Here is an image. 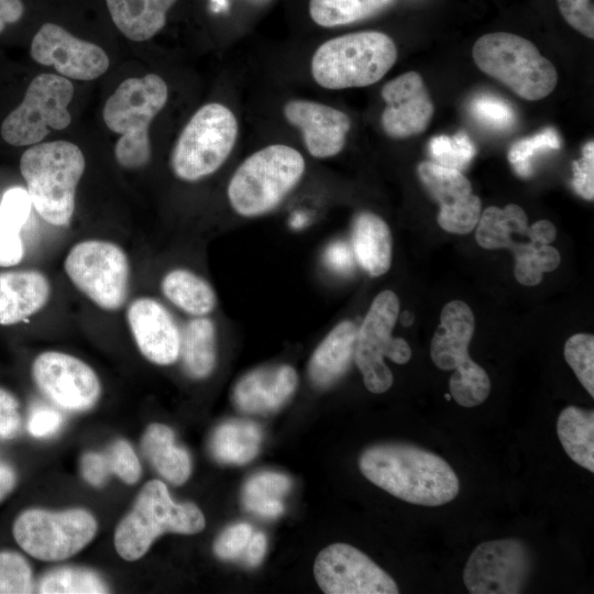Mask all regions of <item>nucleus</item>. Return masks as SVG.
I'll return each mask as SVG.
<instances>
[{
	"mask_svg": "<svg viewBox=\"0 0 594 594\" xmlns=\"http://www.w3.org/2000/svg\"><path fill=\"white\" fill-rule=\"evenodd\" d=\"M43 594H100L108 593L103 580L84 568L63 566L48 571L38 585Z\"/></svg>",
	"mask_w": 594,
	"mask_h": 594,
	"instance_id": "36",
	"label": "nucleus"
},
{
	"mask_svg": "<svg viewBox=\"0 0 594 594\" xmlns=\"http://www.w3.org/2000/svg\"><path fill=\"white\" fill-rule=\"evenodd\" d=\"M252 536V527L240 522L227 528L216 540L213 551L223 560L238 558L246 548Z\"/></svg>",
	"mask_w": 594,
	"mask_h": 594,
	"instance_id": "44",
	"label": "nucleus"
},
{
	"mask_svg": "<svg viewBox=\"0 0 594 594\" xmlns=\"http://www.w3.org/2000/svg\"><path fill=\"white\" fill-rule=\"evenodd\" d=\"M316 581L327 594H397L396 582L359 549L333 543L319 552Z\"/></svg>",
	"mask_w": 594,
	"mask_h": 594,
	"instance_id": "15",
	"label": "nucleus"
},
{
	"mask_svg": "<svg viewBox=\"0 0 594 594\" xmlns=\"http://www.w3.org/2000/svg\"><path fill=\"white\" fill-rule=\"evenodd\" d=\"M446 399H450L451 398V395L450 394H446Z\"/></svg>",
	"mask_w": 594,
	"mask_h": 594,
	"instance_id": "56",
	"label": "nucleus"
},
{
	"mask_svg": "<svg viewBox=\"0 0 594 594\" xmlns=\"http://www.w3.org/2000/svg\"><path fill=\"white\" fill-rule=\"evenodd\" d=\"M306 162L286 144L267 145L248 156L234 170L228 188L232 210L243 218H257L275 210L305 175Z\"/></svg>",
	"mask_w": 594,
	"mask_h": 594,
	"instance_id": "3",
	"label": "nucleus"
},
{
	"mask_svg": "<svg viewBox=\"0 0 594 594\" xmlns=\"http://www.w3.org/2000/svg\"><path fill=\"white\" fill-rule=\"evenodd\" d=\"M20 425L18 400L11 393L0 388V438H14L20 430Z\"/></svg>",
	"mask_w": 594,
	"mask_h": 594,
	"instance_id": "48",
	"label": "nucleus"
},
{
	"mask_svg": "<svg viewBox=\"0 0 594 594\" xmlns=\"http://www.w3.org/2000/svg\"><path fill=\"white\" fill-rule=\"evenodd\" d=\"M535 260L542 273L556 270L561 261L559 251L549 244L537 246Z\"/></svg>",
	"mask_w": 594,
	"mask_h": 594,
	"instance_id": "50",
	"label": "nucleus"
},
{
	"mask_svg": "<svg viewBox=\"0 0 594 594\" xmlns=\"http://www.w3.org/2000/svg\"><path fill=\"white\" fill-rule=\"evenodd\" d=\"M73 285L99 308L120 309L128 297L130 263L118 244L105 240L76 243L64 261Z\"/></svg>",
	"mask_w": 594,
	"mask_h": 594,
	"instance_id": "11",
	"label": "nucleus"
},
{
	"mask_svg": "<svg viewBox=\"0 0 594 594\" xmlns=\"http://www.w3.org/2000/svg\"><path fill=\"white\" fill-rule=\"evenodd\" d=\"M352 249L360 266L372 277L385 274L392 264V234L377 215L363 211L353 220Z\"/></svg>",
	"mask_w": 594,
	"mask_h": 594,
	"instance_id": "25",
	"label": "nucleus"
},
{
	"mask_svg": "<svg viewBox=\"0 0 594 594\" xmlns=\"http://www.w3.org/2000/svg\"><path fill=\"white\" fill-rule=\"evenodd\" d=\"M381 95L386 105L381 121L388 136L405 139L427 129L433 105L417 72H408L389 80Z\"/></svg>",
	"mask_w": 594,
	"mask_h": 594,
	"instance_id": "19",
	"label": "nucleus"
},
{
	"mask_svg": "<svg viewBox=\"0 0 594 594\" xmlns=\"http://www.w3.org/2000/svg\"><path fill=\"white\" fill-rule=\"evenodd\" d=\"M127 322L141 354L157 365L175 363L182 333L170 312L156 299L141 297L127 309Z\"/></svg>",
	"mask_w": 594,
	"mask_h": 594,
	"instance_id": "21",
	"label": "nucleus"
},
{
	"mask_svg": "<svg viewBox=\"0 0 594 594\" xmlns=\"http://www.w3.org/2000/svg\"><path fill=\"white\" fill-rule=\"evenodd\" d=\"M14 484V472L9 466L0 464V502L12 491Z\"/></svg>",
	"mask_w": 594,
	"mask_h": 594,
	"instance_id": "55",
	"label": "nucleus"
},
{
	"mask_svg": "<svg viewBox=\"0 0 594 594\" xmlns=\"http://www.w3.org/2000/svg\"><path fill=\"white\" fill-rule=\"evenodd\" d=\"M561 139L553 128H546L539 133L521 139L513 144L508 152V161L520 177L534 174V160L547 151L558 150Z\"/></svg>",
	"mask_w": 594,
	"mask_h": 594,
	"instance_id": "37",
	"label": "nucleus"
},
{
	"mask_svg": "<svg viewBox=\"0 0 594 594\" xmlns=\"http://www.w3.org/2000/svg\"><path fill=\"white\" fill-rule=\"evenodd\" d=\"M394 0H309V14L322 28L348 25L369 19Z\"/></svg>",
	"mask_w": 594,
	"mask_h": 594,
	"instance_id": "35",
	"label": "nucleus"
},
{
	"mask_svg": "<svg viewBox=\"0 0 594 594\" xmlns=\"http://www.w3.org/2000/svg\"><path fill=\"white\" fill-rule=\"evenodd\" d=\"M557 433L566 454L580 466L594 472V411L565 407L557 421Z\"/></svg>",
	"mask_w": 594,
	"mask_h": 594,
	"instance_id": "31",
	"label": "nucleus"
},
{
	"mask_svg": "<svg viewBox=\"0 0 594 594\" xmlns=\"http://www.w3.org/2000/svg\"><path fill=\"white\" fill-rule=\"evenodd\" d=\"M260 444L261 430L255 424L233 419L215 430L210 450L221 463L244 464L257 454Z\"/></svg>",
	"mask_w": 594,
	"mask_h": 594,
	"instance_id": "32",
	"label": "nucleus"
},
{
	"mask_svg": "<svg viewBox=\"0 0 594 594\" xmlns=\"http://www.w3.org/2000/svg\"><path fill=\"white\" fill-rule=\"evenodd\" d=\"M417 173L422 185L440 205V227L457 234L473 230L481 216L482 204L472 193L469 179L460 170L432 162L420 163Z\"/></svg>",
	"mask_w": 594,
	"mask_h": 594,
	"instance_id": "18",
	"label": "nucleus"
},
{
	"mask_svg": "<svg viewBox=\"0 0 594 594\" xmlns=\"http://www.w3.org/2000/svg\"><path fill=\"white\" fill-rule=\"evenodd\" d=\"M564 359L580 383L594 397V337L576 333L564 345Z\"/></svg>",
	"mask_w": 594,
	"mask_h": 594,
	"instance_id": "39",
	"label": "nucleus"
},
{
	"mask_svg": "<svg viewBox=\"0 0 594 594\" xmlns=\"http://www.w3.org/2000/svg\"><path fill=\"white\" fill-rule=\"evenodd\" d=\"M358 327L351 320L336 324L315 349L308 363V376L318 388L336 384L354 359Z\"/></svg>",
	"mask_w": 594,
	"mask_h": 594,
	"instance_id": "24",
	"label": "nucleus"
},
{
	"mask_svg": "<svg viewBox=\"0 0 594 594\" xmlns=\"http://www.w3.org/2000/svg\"><path fill=\"white\" fill-rule=\"evenodd\" d=\"M298 376L288 364L262 366L244 374L234 385L232 400L249 414H267L280 408L295 393Z\"/></svg>",
	"mask_w": 594,
	"mask_h": 594,
	"instance_id": "22",
	"label": "nucleus"
},
{
	"mask_svg": "<svg viewBox=\"0 0 594 594\" xmlns=\"http://www.w3.org/2000/svg\"><path fill=\"white\" fill-rule=\"evenodd\" d=\"M184 367L193 378L208 377L217 361V331L213 321L195 317L184 328L180 342Z\"/></svg>",
	"mask_w": 594,
	"mask_h": 594,
	"instance_id": "30",
	"label": "nucleus"
},
{
	"mask_svg": "<svg viewBox=\"0 0 594 594\" xmlns=\"http://www.w3.org/2000/svg\"><path fill=\"white\" fill-rule=\"evenodd\" d=\"M330 263L340 271H348L352 264L350 249L344 243H338L330 248Z\"/></svg>",
	"mask_w": 594,
	"mask_h": 594,
	"instance_id": "54",
	"label": "nucleus"
},
{
	"mask_svg": "<svg viewBox=\"0 0 594 594\" xmlns=\"http://www.w3.org/2000/svg\"><path fill=\"white\" fill-rule=\"evenodd\" d=\"M266 550V538L262 532H256L251 536L250 541L246 546V562L250 566L257 565Z\"/></svg>",
	"mask_w": 594,
	"mask_h": 594,
	"instance_id": "53",
	"label": "nucleus"
},
{
	"mask_svg": "<svg viewBox=\"0 0 594 594\" xmlns=\"http://www.w3.org/2000/svg\"><path fill=\"white\" fill-rule=\"evenodd\" d=\"M238 120L224 105L199 108L179 134L170 168L184 182H197L216 173L228 160L238 139Z\"/></svg>",
	"mask_w": 594,
	"mask_h": 594,
	"instance_id": "9",
	"label": "nucleus"
},
{
	"mask_svg": "<svg viewBox=\"0 0 594 594\" xmlns=\"http://www.w3.org/2000/svg\"><path fill=\"white\" fill-rule=\"evenodd\" d=\"M96 531V519L84 509H28L13 525L20 547L43 561H61L76 554L94 539Z\"/></svg>",
	"mask_w": 594,
	"mask_h": 594,
	"instance_id": "13",
	"label": "nucleus"
},
{
	"mask_svg": "<svg viewBox=\"0 0 594 594\" xmlns=\"http://www.w3.org/2000/svg\"><path fill=\"white\" fill-rule=\"evenodd\" d=\"M74 86L65 77L54 74L37 75L30 82L22 102L1 124V136L14 146L40 143L50 129L63 130L70 124L67 106Z\"/></svg>",
	"mask_w": 594,
	"mask_h": 594,
	"instance_id": "12",
	"label": "nucleus"
},
{
	"mask_svg": "<svg viewBox=\"0 0 594 594\" xmlns=\"http://www.w3.org/2000/svg\"><path fill=\"white\" fill-rule=\"evenodd\" d=\"M396 59V45L387 34L362 31L322 43L314 53L310 70L319 86L340 90L377 82Z\"/></svg>",
	"mask_w": 594,
	"mask_h": 594,
	"instance_id": "5",
	"label": "nucleus"
},
{
	"mask_svg": "<svg viewBox=\"0 0 594 594\" xmlns=\"http://www.w3.org/2000/svg\"><path fill=\"white\" fill-rule=\"evenodd\" d=\"M32 375L44 395L70 411L90 409L101 394L96 372L84 361L67 353H41L33 362Z\"/></svg>",
	"mask_w": 594,
	"mask_h": 594,
	"instance_id": "16",
	"label": "nucleus"
},
{
	"mask_svg": "<svg viewBox=\"0 0 594 594\" xmlns=\"http://www.w3.org/2000/svg\"><path fill=\"white\" fill-rule=\"evenodd\" d=\"M161 290L168 301L193 317L211 314L217 306L213 287L201 276L186 268H175L164 275Z\"/></svg>",
	"mask_w": 594,
	"mask_h": 594,
	"instance_id": "29",
	"label": "nucleus"
},
{
	"mask_svg": "<svg viewBox=\"0 0 594 594\" xmlns=\"http://www.w3.org/2000/svg\"><path fill=\"white\" fill-rule=\"evenodd\" d=\"M531 566V552L522 540H490L469 557L463 581L471 594H517L522 592Z\"/></svg>",
	"mask_w": 594,
	"mask_h": 594,
	"instance_id": "14",
	"label": "nucleus"
},
{
	"mask_svg": "<svg viewBox=\"0 0 594 594\" xmlns=\"http://www.w3.org/2000/svg\"><path fill=\"white\" fill-rule=\"evenodd\" d=\"M32 202L23 187L8 189L0 201V266L20 263L24 244L20 232L31 213Z\"/></svg>",
	"mask_w": 594,
	"mask_h": 594,
	"instance_id": "28",
	"label": "nucleus"
},
{
	"mask_svg": "<svg viewBox=\"0 0 594 594\" xmlns=\"http://www.w3.org/2000/svg\"><path fill=\"white\" fill-rule=\"evenodd\" d=\"M177 0H106L118 30L129 40L142 42L157 34L168 10Z\"/></svg>",
	"mask_w": 594,
	"mask_h": 594,
	"instance_id": "26",
	"label": "nucleus"
},
{
	"mask_svg": "<svg viewBox=\"0 0 594 594\" xmlns=\"http://www.w3.org/2000/svg\"><path fill=\"white\" fill-rule=\"evenodd\" d=\"M538 244L530 243H515L509 250L513 251L515 263V276L516 279L526 286H534L541 282L542 272L539 270L536 260L535 252Z\"/></svg>",
	"mask_w": 594,
	"mask_h": 594,
	"instance_id": "46",
	"label": "nucleus"
},
{
	"mask_svg": "<svg viewBox=\"0 0 594 594\" xmlns=\"http://www.w3.org/2000/svg\"><path fill=\"white\" fill-rule=\"evenodd\" d=\"M574 190L586 200L594 197V142L588 141L582 148V156L573 162Z\"/></svg>",
	"mask_w": 594,
	"mask_h": 594,
	"instance_id": "45",
	"label": "nucleus"
},
{
	"mask_svg": "<svg viewBox=\"0 0 594 594\" xmlns=\"http://www.w3.org/2000/svg\"><path fill=\"white\" fill-rule=\"evenodd\" d=\"M429 151L432 163L457 170L463 169L476 153L474 143L464 132L435 136L429 143Z\"/></svg>",
	"mask_w": 594,
	"mask_h": 594,
	"instance_id": "38",
	"label": "nucleus"
},
{
	"mask_svg": "<svg viewBox=\"0 0 594 594\" xmlns=\"http://www.w3.org/2000/svg\"><path fill=\"white\" fill-rule=\"evenodd\" d=\"M399 312L397 295L383 290L373 299L360 328L358 329L354 361L363 376L365 387L381 394L389 389L393 374L384 362L388 358L397 364H405L411 358V349L406 340L393 338Z\"/></svg>",
	"mask_w": 594,
	"mask_h": 594,
	"instance_id": "10",
	"label": "nucleus"
},
{
	"mask_svg": "<svg viewBox=\"0 0 594 594\" xmlns=\"http://www.w3.org/2000/svg\"><path fill=\"white\" fill-rule=\"evenodd\" d=\"M167 98V85L156 74L128 78L108 98L102 118L110 131L121 135L114 147L120 166L136 169L148 164L152 156L148 129Z\"/></svg>",
	"mask_w": 594,
	"mask_h": 594,
	"instance_id": "4",
	"label": "nucleus"
},
{
	"mask_svg": "<svg viewBox=\"0 0 594 594\" xmlns=\"http://www.w3.org/2000/svg\"><path fill=\"white\" fill-rule=\"evenodd\" d=\"M561 15L578 32L594 37V11L591 0H557Z\"/></svg>",
	"mask_w": 594,
	"mask_h": 594,
	"instance_id": "43",
	"label": "nucleus"
},
{
	"mask_svg": "<svg viewBox=\"0 0 594 594\" xmlns=\"http://www.w3.org/2000/svg\"><path fill=\"white\" fill-rule=\"evenodd\" d=\"M106 455L111 473H114L128 484L139 481L141 463L130 443L118 440L111 446Z\"/></svg>",
	"mask_w": 594,
	"mask_h": 594,
	"instance_id": "42",
	"label": "nucleus"
},
{
	"mask_svg": "<svg viewBox=\"0 0 594 594\" xmlns=\"http://www.w3.org/2000/svg\"><path fill=\"white\" fill-rule=\"evenodd\" d=\"M283 113L300 131L312 157L326 160L343 150L351 129V120L343 111L312 100L293 99L285 103Z\"/></svg>",
	"mask_w": 594,
	"mask_h": 594,
	"instance_id": "20",
	"label": "nucleus"
},
{
	"mask_svg": "<svg viewBox=\"0 0 594 594\" xmlns=\"http://www.w3.org/2000/svg\"><path fill=\"white\" fill-rule=\"evenodd\" d=\"M31 57L53 66L65 78L94 80L109 68V57L98 45L72 35L55 23H44L34 35Z\"/></svg>",
	"mask_w": 594,
	"mask_h": 594,
	"instance_id": "17",
	"label": "nucleus"
},
{
	"mask_svg": "<svg viewBox=\"0 0 594 594\" xmlns=\"http://www.w3.org/2000/svg\"><path fill=\"white\" fill-rule=\"evenodd\" d=\"M32 591V571L25 559L15 552H0V594Z\"/></svg>",
	"mask_w": 594,
	"mask_h": 594,
	"instance_id": "41",
	"label": "nucleus"
},
{
	"mask_svg": "<svg viewBox=\"0 0 594 594\" xmlns=\"http://www.w3.org/2000/svg\"><path fill=\"white\" fill-rule=\"evenodd\" d=\"M472 54L483 73L526 100H540L557 85L553 64L530 41L516 34H485L475 42Z\"/></svg>",
	"mask_w": 594,
	"mask_h": 594,
	"instance_id": "7",
	"label": "nucleus"
},
{
	"mask_svg": "<svg viewBox=\"0 0 594 594\" xmlns=\"http://www.w3.org/2000/svg\"><path fill=\"white\" fill-rule=\"evenodd\" d=\"M470 110L477 122L494 130H507L516 120L515 111L506 100L488 94L476 96Z\"/></svg>",
	"mask_w": 594,
	"mask_h": 594,
	"instance_id": "40",
	"label": "nucleus"
},
{
	"mask_svg": "<svg viewBox=\"0 0 594 594\" xmlns=\"http://www.w3.org/2000/svg\"><path fill=\"white\" fill-rule=\"evenodd\" d=\"M475 238L477 243L490 250L510 249L516 242L514 233L527 235L528 219L517 205H507L504 209L488 207L480 216Z\"/></svg>",
	"mask_w": 594,
	"mask_h": 594,
	"instance_id": "33",
	"label": "nucleus"
},
{
	"mask_svg": "<svg viewBox=\"0 0 594 594\" xmlns=\"http://www.w3.org/2000/svg\"><path fill=\"white\" fill-rule=\"evenodd\" d=\"M204 527L205 517L195 504H176L166 485L152 480L142 487L131 512L119 522L114 547L122 559L135 561L162 534L194 535Z\"/></svg>",
	"mask_w": 594,
	"mask_h": 594,
	"instance_id": "6",
	"label": "nucleus"
},
{
	"mask_svg": "<svg viewBox=\"0 0 594 594\" xmlns=\"http://www.w3.org/2000/svg\"><path fill=\"white\" fill-rule=\"evenodd\" d=\"M63 422V417L54 408L35 406L29 418L28 428L36 438L47 437L55 433Z\"/></svg>",
	"mask_w": 594,
	"mask_h": 594,
	"instance_id": "47",
	"label": "nucleus"
},
{
	"mask_svg": "<svg viewBox=\"0 0 594 594\" xmlns=\"http://www.w3.org/2000/svg\"><path fill=\"white\" fill-rule=\"evenodd\" d=\"M142 451L154 469L168 482L179 485L187 481L191 471L188 452L175 446L174 432L162 424H152L145 430Z\"/></svg>",
	"mask_w": 594,
	"mask_h": 594,
	"instance_id": "27",
	"label": "nucleus"
},
{
	"mask_svg": "<svg viewBox=\"0 0 594 594\" xmlns=\"http://www.w3.org/2000/svg\"><path fill=\"white\" fill-rule=\"evenodd\" d=\"M290 480L280 473L262 472L249 479L243 487L244 507L265 518L279 516L284 506L282 497L288 492Z\"/></svg>",
	"mask_w": 594,
	"mask_h": 594,
	"instance_id": "34",
	"label": "nucleus"
},
{
	"mask_svg": "<svg viewBox=\"0 0 594 594\" xmlns=\"http://www.w3.org/2000/svg\"><path fill=\"white\" fill-rule=\"evenodd\" d=\"M474 326L471 308L461 300H452L443 307L430 344L435 365L443 371L455 370L449 381L450 395L463 407L484 403L491 392L487 373L469 355Z\"/></svg>",
	"mask_w": 594,
	"mask_h": 594,
	"instance_id": "8",
	"label": "nucleus"
},
{
	"mask_svg": "<svg viewBox=\"0 0 594 594\" xmlns=\"http://www.w3.org/2000/svg\"><path fill=\"white\" fill-rule=\"evenodd\" d=\"M51 284L33 270L0 273V326H12L38 312L50 300Z\"/></svg>",
	"mask_w": 594,
	"mask_h": 594,
	"instance_id": "23",
	"label": "nucleus"
},
{
	"mask_svg": "<svg viewBox=\"0 0 594 594\" xmlns=\"http://www.w3.org/2000/svg\"><path fill=\"white\" fill-rule=\"evenodd\" d=\"M81 150L68 141L37 143L20 158L32 207L54 227H67L75 211L77 185L85 172Z\"/></svg>",
	"mask_w": 594,
	"mask_h": 594,
	"instance_id": "2",
	"label": "nucleus"
},
{
	"mask_svg": "<svg viewBox=\"0 0 594 594\" xmlns=\"http://www.w3.org/2000/svg\"><path fill=\"white\" fill-rule=\"evenodd\" d=\"M81 472L88 483L101 486L111 473L106 453H86L81 459Z\"/></svg>",
	"mask_w": 594,
	"mask_h": 594,
	"instance_id": "49",
	"label": "nucleus"
},
{
	"mask_svg": "<svg viewBox=\"0 0 594 594\" xmlns=\"http://www.w3.org/2000/svg\"><path fill=\"white\" fill-rule=\"evenodd\" d=\"M362 474L393 496L415 505L440 506L460 491L458 475L441 457L409 443H378L359 459Z\"/></svg>",
	"mask_w": 594,
	"mask_h": 594,
	"instance_id": "1",
	"label": "nucleus"
},
{
	"mask_svg": "<svg viewBox=\"0 0 594 594\" xmlns=\"http://www.w3.org/2000/svg\"><path fill=\"white\" fill-rule=\"evenodd\" d=\"M527 237L535 244H550L556 239V228L548 220H539L528 227Z\"/></svg>",
	"mask_w": 594,
	"mask_h": 594,
	"instance_id": "51",
	"label": "nucleus"
},
{
	"mask_svg": "<svg viewBox=\"0 0 594 594\" xmlns=\"http://www.w3.org/2000/svg\"><path fill=\"white\" fill-rule=\"evenodd\" d=\"M24 12L21 0H0V33L7 24L19 21Z\"/></svg>",
	"mask_w": 594,
	"mask_h": 594,
	"instance_id": "52",
	"label": "nucleus"
}]
</instances>
